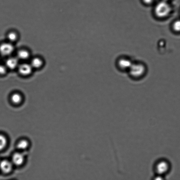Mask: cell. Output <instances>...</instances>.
<instances>
[{
	"instance_id": "8",
	"label": "cell",
	"mask_w": 180,
	"mask_h": 180,
	"mask_svg": "<svg viewBox=\"0 0 180 180\" xmlns=\"http://www.w3.org/2000/svg\"><path fill=\"white\" fill-rule=\"evenodd\" d=\"M13 169V163L7 160L0 162V170L4 174H7L11 172Z\"/></svg>"
},
{
	"instance_id": "14",
	"label": "cell",
	"mask_w": 180,
	"mask_h": 180,
	"mask_svg": "<svg viewBox=\"0 0 180 180\" xmlns=\"http://www.w3.org/2000/svg\"><path fill=\"white\" fill-rule=\"evenodd\" d=\"M28 146V142L27 140L24 139L21 140L17 145V148L20 150H24L27 149Z\"/></svg>"
},
{
	"instance_id": "15",
	"label": "cell",
	"mask_w": 180,
	"mask_h": 180,
	"mask_svg": "<svg viewBox=\"0 0 180 180\" xmlns=\"http://www.w3.org/2000/svg\"><path fill=\"white\" fill-rule=\"evenodd\" d=\"M18 38V35L16 32H11L7 35V39L9 42L11 43L14 42L17 40Z\"/></svg>"
},
{
	"instance_id": "10",
	"label": "cell",
	"mask_w": 180,
	"mask_h": 180,
	"mask_svg": "<svg viewBox=\"0 0 180 180\" xmlns=\"http://www.w3.org/2000/svg\"><path fill=\"white\" fill-rule=\"evenodd\" d=\"M17 57L19 60H26L30 57V53L28 51L25 50H21L18 51Z\"/></svg>"
},
{
	"instance_id": "18",
	"label": "cell",
	"mask_w": 180,
	"mask_h": 180,
	"mask_svg": "<svg viewBox=\"0 0 180 180\" xmlns=\"http://www.w3.org/2000/svg\"><path fill=\"white\" fill-rule=\"evenodd\" d=\"M144 3L146 4H151L153 0H142Z\"/></svg>"
},
{
	"instance_id": "12",
	"label": "cell",
	"mask_w": 180,
	"mask_h": 180,
	"mask_svg": "<svg viewBox=\"0 0 180 180\" xmlns=\"http://www.w3.org/2000/svg\"><path fill=\"white\" fill-rule=\"evenodd\" d=\"M11 99L13 104H19L22 102V97L19 93H15L11 95Z\"/></svg>"
},
{
	"instance_id": "13",
	"label": "cell",
	"mask_w": 180,
	"mask_h": 180,
	"mask_svg": "<svg viewBox=\"0 0 180 180\" xmlns=\"http://www.w3.org/2000/svg\"><path fill=\"white\" fill-rule=\"evenodd\" d=\"M7 139L5 135L0 134V151L3 150L7 144Z\"/></svg>"
},
{
	"instance_id": "7",
	"label": "cell",
	"mask_w": 180,
	"mask_h": 180,
	"mask_svg": "<svg viewBox=\"0 0 180 180\" xmlns=\"http://www.w3.org/2000/svg\"><path fill=\"white\" fill-rule=\"evenodd\" d=\"M19 60L17 57H9L6 61L5 65L8 69H15L17 68L20 64Z\"/></svg>"
},
{
	"instance_id": "16",
	"label": "cell",
	"mask_w": 180,
	"mask_h": 180,
	"mask_svg": "<svg viewBox=\"0 0 180 180\" xmlns=\"http://www.w3.org/2000/svg\"><path fill=\"white\" fill-rule=\"evenodd\" d=\"M172 29L174 31L177 33L180 32V20L175 21L172 25Z\"/></svg>"
},
{
	"instance_id": "3",
	"label": "cell",
	"mask_w": 180,
	"mask_h": 180,
	"mask_svg": "<svg viewBox=\"0 0 180 180\" xmlns=\"http://www.w3.org/2000/svg\"><path fill=\"white\" fill-rule=\"evenodd\" d=\"M14 50V46L13 43L10 42L3 43L0 44V54L3 57H10Z\"/></svg>"
},
{
	"instance_id": "11",
	"label": "cell",
	"mask_w": 180,
	"mask_h": 180,
	"mask_svg": "<svg viewBox=\"0 0 180 180\" xmlns=\"http://www.w3.org/2000/svg\"><path fill=\"white\" fill-rule=\"evenodd\" d=\"M30 64L33 68L39 69L43 66V61L41 58L35 57L32 59Z\"/></svg>"
},
{
	"instance_id": "17",
	"label": "cell",
	"mask_w": 180,
	"mask_h": 180,
	"mask_svg": "<svg viewBox=\"0 0 180 180\" xmlns=\"http://www.w3.org/2000/svg\"><path fill=\"white\" fill-rule=\"evenodd\" d=\"M8 69L5 65L0 64V75H5L7 72Z\"/></svg>"
},
{
	"instance_id": "4",
	"label": "cell",
	"mask_w": 180,
	"mask_h": 180,
	"mask_svg": "<svg viewBox=\"0 0 180 180\" xmlns=\"http://www.w3.org/2000/svg\"><path fill=\"white\" fill-rule=\"evenodd\" d=\"M130 58L126 57H121L117 60L116 64L119 70L123 71L128 72L133 64Z\"/></svg>"
},
{
	"instance_id": "9",
	"label": "cell",
	"mask_w": 180,
	"mask_h": 180,
	"mask_svg": "<svg viewBox=\"0 0 180 180\" xmlns=\"http://www.w3.org/2000/svg\"><path fill=\"white\" fill-rule=\"evenodd\" d=\"M24 156L20 153H16L14 154L12 160L13 164L17 165H21L24 162Z\"/></svg>"
},
{
	"instance_id": "19",
	"label": "cell",
	"mask_w": 180,
	"mask_h": 180,
	"mask_svg": "<svg viewBox=\"0 0 180 180\" xmlns=\"http://www.w3.org/2000/svg\"><path fill=\"white\" fill-rule=\"evenodd\" d=\"M163 1H165L167 2L168 1H169V0H163Z\"/></svg>"
},
{
	"instance_id": "5",
	"label": "cell",
	"mask_w": 180,
	"mask_h": 180,
	"mask_svg": "<svg viewBox=\"0 0 180 180\" xmlns=\"http://www.w3.org/2000/svg\"><path fill=\"white\" fill-rule=\"evenodd\" d=\"M19 73L22 75L28 76L30 75L32 73L33 69L30 64L27 63H23L19 64L17 68Z\"/></svg>"
},
{
	"instance_id": "6",
	"label": "cell",
	"mask_w": 180,
	"mask_h": 180,
	"mask_svg": "<svg viewBox=\"0 0 180 180\" xmlns=\"http://www.w3.org/2000/svg\"><path fill=\"white\" fill-rule=\"evenodd\" d=\"M169 169V163L164 160L161 161L156 166V172L159 175H163L167 173Z\"/></svg>"
},
{
	"instance_id": "2",
	"label": "cell",
	"mask_w": 180,
	"mask_h": 180,
	"mask_svg": "<svg viewBox=\"0 0 180 180\" xmlns=\"http://www.w3.org/2000/svg\"><path fill=\"white\" fill-rule=\"evenodd\" d=\"M171 12V7L167 2L163 1L156 5L155 12L158 17L164 18L169 15Z\"/></svg>"
},
{
	"instance_id": "1",
	"label": "cell",
	"mask_w": 180,
	"mask_h": 180,
	"mask_svg": "<svg viewBox=\"0 0 180 180\" xmlns=\"http://www.w3.org/2000/svg\"><path fill=\"white\" fill-rule=\"evenodd\" d=\"M146 71L145 65L141 62H137L133 63L128 72L131 78L138 79L142 78L144 76Z\"/></svg>"
}]
</instances>
